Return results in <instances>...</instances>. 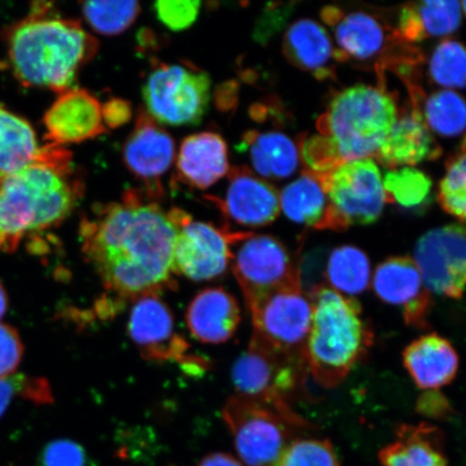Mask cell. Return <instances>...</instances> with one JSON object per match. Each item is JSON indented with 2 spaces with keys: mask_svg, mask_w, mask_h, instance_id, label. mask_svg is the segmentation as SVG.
<instances>
[{
  "mask_svg": "<svg viewBox=\"0 0 466 466\" xmlns=\"http://www.w3.org/2000/svg\"><path fill=\"white\" fill-rule=\"evenodd\" d=\"M399 110L383 79L377 86L357 85L331 97L318 129L338 162L375 159Z\"/></svg>",
  "mask_w": 466,
  "mask_h": 466,
  "instance_id": "5",
  "label": "cell"
},
{
  "mask_svg": "<svg viewBox=\"0 0 466 466\" xmlns=\"http://www.w3.org/2000/svg\"><path fill=\"white\" fill-rule=\"evenodd\" d=\"M175 159L174 139L163 127L141 110L124 146V161L134 177L148 186L149 196L161 191L159 180Z\"/></svg>",
  "mask_w": 466,
  "mask_h": 466,
  "instance_id": "17",
  "label": "cell"
},
{
  "mask_svg": "<svg viewBox=\"0 0 466 466\" xmlns=\"http://www.w3.org/2000/svg\"><path fill=\"white\" fill-rule=\"evenodd\" d=\"M386 201L407 209L427 207L433 182L427 174L413 167L389 170L382 178Z\"/></svg>",
  "mask_w": 466,
  "mask_h": 466,
  "instance_id": "32",
  "label": "cell"
},
{
  "mask_svg": "<svg viewBox=\"0 0 466 466\" xmlns=\"http://www.w3.org/2000/svg\"><path fill=\"white\" fill-rule=\"evenodd\" d=\"M241 148L258 177L267 179L288 178L302 162L300 146L281 132L249 131L243 137Z\"/></svg>",
  "mask_w": 466,
  "mask_h": 466,
  "instance_id": "26",
  "label": "cell"
},
{
  "mask_svg": "<svg viewBox=\"0 0 466 466\" xmlns=\"http://www.w3.org/2000/svg\"><path fill=\"white\" fill-rule=\"evenodd\" d=\"M4 38L17 81L57 93L72 89L98 49L79 21L57 16L49 3L33 4L31 13L9 26Z\"/></svg>",
  "mask_w": 466,
  "mask_h": 466,
  "instance_id": "3",
  "label": "cell"
},
{
  "mask_svg": "<svg viewBox=\"0 0 466 466\" xmlns=\"http://www.w3.org/2000/svg\"><path fill=\"white\" fill-rule=\"evenodd\" d=\"M104 124L112 129L124 126L131 119V105L120 98H112L102 106Z\"/></svg>",
  "mask_w": 466,
  "mask_h": 466,
  "instance_id": "42",
  "label": "cell"
},
{
  "mask_svg": "<svg viewBox=\"0 0 466 466\" xmlns=\"http://www.w3.org/2000/svg\"><path fill=\"white\" fill-rule=\"evenodd\" d=\"M420 110L431 133L446 138L466 131V100L453 90H440L422 98Z\"/></svg>",
  "mask_w": 466,
  "mask_h": 466,
  "instance_id": "31",
  "label": "cell"
},
{
  "mask_svg": "<svg viewBox=\"0 0 466 466\" xmlns=\"http://www.w3.org/2000/svg\"><path fill=\"white\" fill-rule=\"evenodd\" d=\"M211 97V79L191 64H158L143 86L146 113L159 125L199 124Z\"/></svg>",
  "mask_w": 466,
  "mask_h": 466,
  "instance_id": "8",
  "label": "cell"
},
{
  "mask_svg": "<svg viewBox=\"0 0 466 466\" xmlns=\"http://www.w3.org/2000/svg\"><path fill=\"white\" fill-rule=\"evenodd\" d=\"M223 416L248 466H277L291 442L289 424H299L275 407L238 394L227 400Z\"/></svg>",
  "mask_w": 466,
  "mask_h": 466,
  "instance_id": "10",
  "label": "cell"
},
{
  "mask_svg": "<svg viewBox=\"0 0 466 466\" xmlns=\"http://www.w3.org/2000/svg\"><path fill=\"white\" fill-rule=\"evenodd\" d=\"M8 295L5 291L4 285L0 282V319L5 317V312L8 310Z\"/></svg>",
  "mask_w": 466,
  "mask_h": 466,
  "instance_id": "45",
  "label": "cell"
},
{
  "mask_svg": "<svg viewBox=\"0 0 466 466\" xmlns=\"http://www.w3.org/2000/svg\"><path fill=\"white\" fill-rule=\"evenodd\" d=\"M253 337L285 357L305 363L313 305L300 281L273 290L248 308Z\"/></svg>",
  "mask_w": 466,
  "mask_h": 466,
  "instance_id": "9",
  "label": "cell"
},
{
  "mask_svg": "<svg viewBox=\"0 0 466 466\" xmlns=\"http://www.w3.org/2000/svg\"><path fill=\"white\" fill-rule=\"evenodd\" d=\"M417 410L423 416L442 419L450 416L451 407L450 401L439 390H431V391H425L418 400Z\"/></svg>",
  "mask_w": 466,
  "mask_h": 466,
  "instance_id": "41",
  "label": "cell"
},
{
  "mask_svg": "<svg viewBox=\"0 0 466 466\" xmlns=\"http://www.w3.org/2000/svg\"><path fill=\"white\" fill-rule=\"evenodd\" d=\"M39 149L29 122L0 104V174L21 170L36 158Z\"/></svg>",
  "mask_w": 466,
  "mask_h": 466,
  "instance_id": "29",
  "label": "cell"
},
{
  "mask_svg": "<svg viewBox=\"0 0 466 466\" xmlns=\"http://www.w3.org/2000/svg\"><path fill=\"white\" fill-rule=\"evenodd\" d=\"M403 363L416 386L424 391L448 386L459 370L456 350L445 338L434 333L413 340L405 349Z\"/></svg>",
  "mask_w": 466,
  "mask_h": 466,
  "instance_id": "23",
  "label": "cell"
},
{
  "mask_svg": "<svg viewBox=\"0 0 466 466\" xmlns=\"http://www.w3.org/2000/svg\"><path fill=\"white\" fill-rule=\"evenodd\" d=\"M177 208L166 212L136 190L81 220L83 253L103 287L121 301L173 289Z\"/></svg>",
  "mask_w": 466,
  "mask_h": 466,
  "instance_id": "1",
  "label": "cell"
},
{
  "mask_svg": "<svg viewBox=\"0 0 466 466\" xmlns=\"http://www.w3.org/2000/svg\"><path fill=\"white\" fill-rule=\"evenodd\" d=\"M141 13L137 2H86L83 14L93 31L103 36H116L127 31Z\"/></svg>",
  "mask_w": 466,
  "mask_h": 466,
  "instance_id": "34",
  "label": "cell"
},
{
  "mask_svg": "<svg viewBox=\"0 0 466 466\" xmlns=\"http://www.w3.org/2000/svg\"><path fill=\"white\" fill-rule=\"evenodd\" d=\"M379 460L381 466H448L441 432L428 424L400 427Z\"/></svg>",
  "mask_w": 466,
  "mask_h": 466,
  "instance_id": "27",
  "label": "cell"
},
{
  "mask_svg": "<svg viewBox=\"0 0 466 466\" xmlns=\"http://www.w3.org/2000/svg\"><path fill=\"white\" fill-rule=\"evenodd\" d=\"M326 287L354 297L364 293L371 281V266L364 250L342 246L331 250L324 270Z\"/></svg>",
  "mask_w": 466,
  "mask_h": 466,
  "instance_id": "30",
  "label": "cell"
},
{
  "mask_svg": "<svg viewBox=\"0 0 466 466\" xmlns=\"http://www.w3.org/2000/svg\"><path fill=\"white\" fill-rule=\"evenodd\" d=\"M25 347L17 331L7 324L0 323V378L15 374Z\"/></svg>",
  "mask_w": 466,
  "mask_h": 466,
  "instance_id": "40",
  "label": "cell"
},
{
  "mask_svg": "<svg viewBox=\"0 0 466 466\" xmlns=\"http://www.w3.org/2000/svg\"><path fill=\"white\" fill-rule=\"evenodd\" d=\"M197 466H244L228 453L215 452L203 458Z\"/></svg>",
  "mask_w": 466,
  "mask_h": 466,
  "instance_id": "44",
  "label": "cell"
},
{
  "mask_svg": "<svg viewBox=\"0 0 466 466\" xmlns=\"http://www.w3.org/2000/svg\"><path fill=\"white\" fill-rule=\"evenodd\" d=\"M431 294L460 299L466 293V224H451L424 233L415 255Z\"/></svg>",
  "mask_w": 466,
  "mask_h": 466,
  "instance_id": "13",
  "label": "cell"
},
{
  "mask_svg": "<svg viewBox=\"0 0 466 466\" xmlns=\"http://www.w3.org/2000/svg\"><path fill=\"white\" fill-rule=\"evenodd\" d=\"M127 330L139 352L155 362H184L189 345L175 329L170 308L158 294L134 300Z\"/></svg>",
  "mask_w": 466,
  "mask_h": 466,
  "instance_id": "15",
  "label": "cell"
},
{
  "mask_svg": "<svg viewBox=\"0 0 466 466\" xmlns=\"http://www.w3.org/2000/svg\"><path fill=\"white\" fill-rule=\"evenodd\" d=\"M320 17L334 33L336 60L372 66L379 75L384 69L416 57L415 49L398 37L393 28L365 13H347L337 5H328Z\"/></svg>",
  "mask_w": 466,
  "mask_h": 466,
  "instance_id": "6",
  "label": "cell"
},
{
  "mask_svg": "<svg viewBox=\"0 0 466 466\" xmlns=\"http://www.w3.org/2000/svg\"><path fill=\"white\" fill-rule=\"evenodd\" d=\"M279 206L285 217L294 223L326 230L329 202L316 175L305 170L284 187L279 194Z\"/></svg>",
  "mask_w": 466,
  "mask_h": 466,
  "instance_id": "28",
  "label": "cell"
},
{
  "mask_svg": "<svg viewBox=\"0 0 466 466\" xmlns=\"http://www.w3.org/2000/svg\"><path fill=\"white\" fill-rule=\"evenodd\" d=\"M277 466H340L329 441H291Z\"/></svg>",
  "mask_w": 466,
  "mask_h": 466,
  "instance_id": "37",
  "label": "cell"
},
{
  "mask_svg": "<svg viewBox=\"0 0 466 466\" xmlns=\"http://www.w3.org/2000/svg\"><path fill=\"white\" fill-rule=\"evenodd\" d=\"M231 265L247 307L279 288L299 281L297 261L277 238L229 231Z\"/></svg>",
  "mask_w": 466,
  "mask_h": 466,
  "instance_id": "12",
  "label": "cell"
},
{
  "mask_svg": "<svg viewBox=\"0 0 466 466\" xmlns=\"http://www.w3.org/2000/svg\"><path fill=\"white\" fill-rule=\"evenodd\" d=\"M44 124L46 139L60 146L89 141L106 132L101 103L78 87L60 93L46 110Z\"/></svg>",
  "mask_w": 466,
  "mask_h": 466,
  "instance_id": "18",
  "label": "cell"
},
{
  "mask_svg": "<svg viewBox=\"0 0 466 466\" xmlns=\"http://www.w3.org/2000/svg\"><path fill=\"white\" fill-rule=\"evenodd\" d=\"M372 278L378 299L401 308L410 328L427 329L432 311V294L425 289L420 270L408 256H395L381 262Z\"/></svg>",
  "mask_w": 466,
  "mask_h": 466,
  "instance_id": "16",
  "label": "cell"
},
{
  "mask_svg": "<svg viewBox=\"0 0 466 466\" xmlns=\"http://www.w3.org/2000/svg\"><path fill=\"white\" fill-rule=\"evenodd\" d=\"M313 318L305 360L307 370L319 386L335 388L363 360L374 334L354 297L322 285L310 294Z\"/></svg>",
  "mask_w": 466,
  "mask_h": 466,
  "instance_id": "4",
  "label": "cell"
},
{
  "mask_svg": "<svg viewBox=\"0 0 466 466\" xmlns=\"http://www.w3.org/2000/svg\"><path fill=\"white\" fill-rule=\"evenodd\" d=\"M437 199L446 213L466 224V151L447 161Z\"/></svg>",
  "mask_w": 466,
  "mask_h": 466,
  "instance_id": "35",
  "label": "cell"
},
{
  "mask_svg": "<svg viewBox=\"0 0 466 466\" xmlns=\"http://www.w3.org/2000/svg\"><path fill=\"white\" fill-rule=\"evenodd\" d=\"M36 466H95L85 448L71 440H55L40 451Z\"/></svg>",
  "mask_w": 466,
  "mask_h": 466,
  "instance_id": "38",
  "label": "cell"
},
{
  "mask_svg": "<svg viewBox=\"0 0 466 466\" xmlns=\"http://www.w3.org/2000/svg\"><path fill=\"white\" fill-rule=\"evenodd\" d=\"M180 177L191 187L208 189L229 173L228 148L218 133L201 132L186 137L177 156Z\"/></svg>",
  "mask_w": 466,
  "mask_h": 466,
  "instance_id": "24",
  "label": "cell"
},
{
  "mask_svg": "<svg viewBox=\"0 0 466 466\" xmlns=\"http://www.w3.org/2000/svg\"><path fill=\"white\" fill-rule=\"evenodd\" d=\"M16 398H23L36 404L52 403V392L48 381L43 378L14 374L0 378V418Z\"/></svg>",
  "mask_w": 466,
  "mask_h": 466,
  "instance_id": "36",
  "label": "cell"
},
{
  "mask_svg": "<svg viewBox=\"0 0 466 466\" xmlns=\"http://www.w3.org/2000/svg\"><path fill=\"white\" fill-rule=\"evenodd\" d=\"M197 0H162L154 5L158 19L172 31L179 32L194 25L200 11Z\"/></svg>",
  "mask_w": 466,
  "mask_h": 466,
  "instance_id": "39",
  "label": "cell"
},
{
  "mask_svg": "<svg viewBox=\"0 0 466 466\" xmlns=\"http://www.w3.org/2000/svg\"><path fill=\"white\" fill-rule=\"evenodd\" d=\"M240 320V307L237 299L221 288L199 291L186 312L190 334L208 345L228 341L235 335Z\"/></svg>",
  "mask_w": 466,
  "mask_h": 466,
  "instance_id": "21",
  "label": "cell"
},
{
  "mask_svg": "<svg viewBox=\"0 0 466 466\" xmlns=\"http://www.w3.org/2000/svg\"><path fill=\"white\" fill-rule=\"evenodd\" d=\"M288 61L322 81L335 78L336 49L329 34L317 21L300 19L291 25L283 38Z\"/></svg>",
  "mask_w": 466,
  "mask_h": 466,
  "instance_id": "22",
  "label": "cell"
},
{
  "mask_svg": "<svg viewBox=\"0 0 466 466\" xmlns=\"http://www.w3.org/2000/svg\"><path fill=\"white\" fill-rule=\"evenodd\" d=\"M461 23V3L444 0L410 3L401 7L394 31L401 42L410 45L451 36Z\"/></svg>",
  "mask_w": 466,
  "mask_h": 466,
  "instance_id": "25",
  "label": "cell"
},
{
  "mask_svg": "<svg viewBox=\"0 0 466 466\" xmlns=\"http://www.w3.org/2000/svg\"><path fill=\"white\" fill-rule=\"evenodd\" d=\"M305 371V363L285 357L252 337L247 351L233 365L232 381L238 395L275 407L301 424L287 400L299 389Z\"/></svg>",
  "mask_w": 466,
  "mask_h": 466,
  "instance_id": "11",
  "label": "cell"
},
{
  "mask_svg": "<svg viewBox=\"0 0 466 466\" xmlns=\"http://www.w3.org/2000/svg\"><path fill=\"white\" fill-rule=\"evenodd\" d=\"M318 178L329 202L326 230L343 231L380 218L387 201L382 175L374 159L342 162Z\"/></svg>",
  "mask_w": 466,
  "mask_h": 466,
  "instance_id": "7",
  "label": "cell"
},
{
  "mask_svg": "<svg viewBox=\"0 0 466 466\" xmlns=\"http://www.w3.org/2000/svg\"><path fill=\"white\" fill-rule=\"evenodd\" d=\"M178 231L173 252V271L194 281L218 278L231 261L229 231L192 220L177 208Z\"/></svg>",
  "mask_w": 466,
  "mask_h": 466,
  "instance_id": "14",
  "label": "cell"
},
{
  "mask_svg": "<svg viewBox=\"0 0 466 466\" xmlns=\"http://www.w3.org/2000/svg\"><path fill=\"white\" fill-rule=\"evenodd\" d=\"M291 8H285V5L283 7H279L276 5L275 8H269L267 10V13L264 16L261 17L259 26L256 29V37L260 40V42H265V40L269 39L272 32H275L276 29L278 31L279 27H281V22L285 21V16L289 15V11H291Z\"/></svg>",
  "mask_w": 466,
  "mask_h": 466,
  "instance_id": "43",
  "label": "cell"
},
{
  "mask_svg": "<svg viewBox=\"0 0 466 466\" xmlns=\"http://www.w3.org/2000/svg\"><path fill=\"white\" fill-rule=\"evenodd\" d=\"M441 155V146L425 125L420 107L410 103V107L399 110L398 119L374 160L395 170L435 160Z\"/></svg>",
  "mask_w": 466,
  "mask_h": 466,
  "instance_id": "20",
  "label": "cell"
},
{
  "mask_svg": "<svg viewBox=\"0 0 466 466\" xmlns=\"http://www.w3.org/2000/svg\"><path fill=\"white\" fill-rule=\"evenodd\" d=\"M461 8H462L463 13L466 15V2L461 3Z\"/></svg>",
  "mask_w": 466,
  "mask_h": 466,
  "instance_id": "46",
  "label": "cell"
},
{
  "mask_svg": "<svg viewBox=\"0 0 466 466\" xmlns=\"http://www.w3.org/2000/svg\"><path fill=\"white\" fill-rule=\"evenodd\" d=\"M431 80L446 90L466 87V46L457 40L446 39L435 46L429 60Z\"/></svg>",
  "mask_w": 466,
  "mask_h": 466,
  "instance_id": "33",
  "label": "cell"
},
{
  "mask_svg": "<svg viewBox=\"0 0 466 466\" xmlns=\"http://www.w3.org/2000/svg\"><path fill=\"white\" fill-rule=\"evenodd\" d=\"M84 191L71 151L60 145L49 143L21 170L0 174V253H14L31 233L61 225Z\"/></svg>",
  "mask_w": 466,
  "mask_h": 466,
  "instance_id": "2",
  "label": "cell"
},
{
  "mask_svg": "<svg viewBox=\"0 0 466 466\" xmlns=\"http://www.w3.org/2000/svg\"><path fill=\"white\" fill-rule=\"evenodd\" d=\"M219 207L236 224L246 227L269 225L281 212L278 190L244 167L229 171L228 188Z\"/></svg>",
  "mask_w": 466,
  "mask_h": 466,
  "instance_id": "19",
  "label": "cell"
}]
</instances>
